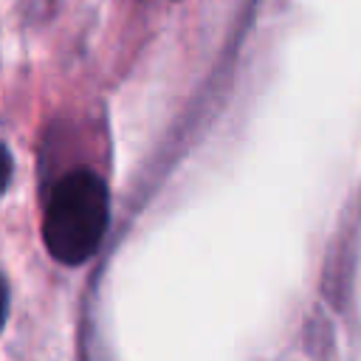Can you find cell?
<instances>
[{
    "label": "cell",
    "instance_id": "cell-2",
    "mask_svg": "<svg viewBox=\"0 0 361 361\" xmlns=\"http://www.w3.org/2000/svg\"><path fill=\"white\" fill-rule=\"evenodd\" d=\"M11 172H14V158H11L8 147L0 141V195L8 189V183H11Z\"/></svg>",
    "mask_w": 361,
    "mask_h": 361
},
{
    "label": "cell",
    "instance_id": "cell-3",
    "mask_svg": "<svg viewBox=\"0 0 361 361\" xmlns=\"http://www.w3.org/2000/svg\"><path fill=\"white\" fill-rule=\"evenodd\" d=\"M3 319H6V285L0 276V327H3Z\"/></svg>",
    "mask_w": 361,
    "mask_h": 361
},
{
    "label": "cell",
    "instance_id": "cell-1",
    "mask_svg": "<svg viewBox=\"0 0 361 361\" xmlns=\"http://www.w3.org/2000/svg\"><path fill=\"white\" fill-rule=\"evenodd\" d=\"M110 195L93 169H71L48 197L42 237L54 259L82 265L90 259L107 231Z\"/></svg>",
    "mask_w": 361,
    "mask_h": 361
}]
</instances>
